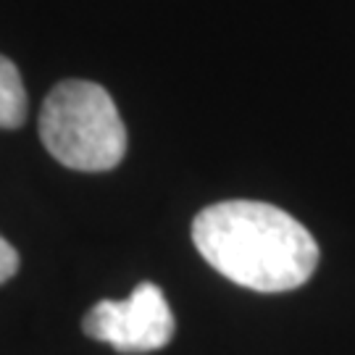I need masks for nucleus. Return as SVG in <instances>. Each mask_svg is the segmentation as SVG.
<instances>
[{
	"instance_id": "obj_3",
	"label": "nucleus",
	"mask_w": 355,
	"mask_h": 355,
	"mask_svg": "<svg viewBox=\"0 0 355 355\" xmlns=\"http://www.w3.org/2000/svg\"><path fill=\"white\" fill-rule=\"evenodd\" d=\"M82 329L119 353H153L171 343L177 324L164 290L153 282H140L127 300H101L92 305Z\"/></svg>"
},
{
	"instance_id": "obj_4",
	"label": "nucleus",
	"mask_w": 355,
	"mask_h": 355,
	"mask_svg": "<svg viewBox=\"0 0 355 355\" xmlns=\"http://www.w3.org/2000/svg\"><path fill=\"white\" fill-rule=\"evenodd\" d=\"M26 119V92L19 69L0 55V129H19Z\"/></svg>"
},
{
	"instance_id": "obj_5",
	"label": "nucleus",
	"mask_w": 355,
	"mask_h": 355,
	"mask_svg": "<svg viewBox=\"0 0 355 355\" xmlns=\"http://www.w3.org/2000/svg\"><path fill=\"white\" fill-rule=\"evenodd\" d=\"M16 271H19V253L13 245L0 237V284H6Z\"/></svg>"
},
{
	"instance_id": "obj_1",
	"label": "nucleus",
	"mask_w": 355,
	"mask_h": 355,
	"mask_svg": "<svg viewBox=\"0 0 355 355\" xmlns=\"http://www.w3.org/2000/svg\"><path fill=\"white\" fill-rule=\"evenodd\" d=\"M198 253L229 282L255 292L303 287L318 266L313 234L271 203L224 200L192 221Z\"/></svg>"
},
{
	"instance_id": "obj_2",
	"label": "nucleus",
	"mask_w": 355,
	"mask_h": 355,
	"mask_svg": "<svg viewBox=\"0 0 355 355\" xmlns=\"http://www.w3.org/2000/svg\"><path fill=\"white\" fill-rule=\"evenodd\" d=\"M40 140L74 171H111L127 153V129L114 98L95 82L66 79L40 111Z\"/></svg>"
}]
</instances>
